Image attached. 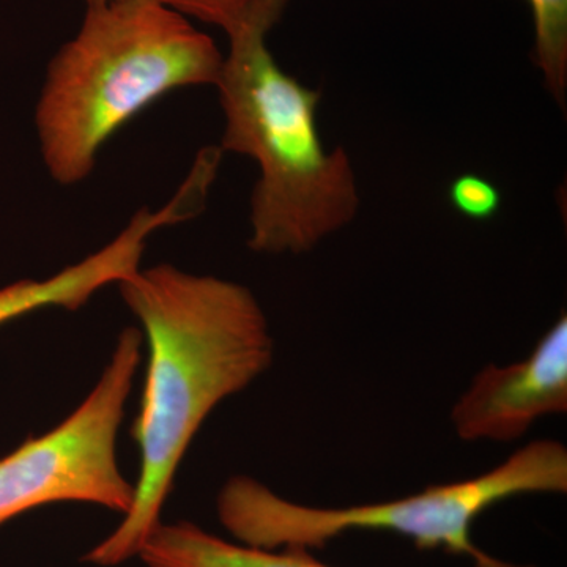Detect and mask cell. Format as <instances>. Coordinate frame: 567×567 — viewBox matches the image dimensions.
Listing matches in <instances>:
<instances>
[{"label":"cell","instance_id":"cell-8","mask_svg":"<svg viewBox=\"0 0 567 567\" xmlns=\"http://www.w3.org/2000/svg\"><path fill=\"white\" fill-rule=\"evenodd\" d=\"M137 557L151 567H331L306 548L267 550L229 543L189 522L159 524Z\"/></svg>","mask_w":567,"mask_h":567},{"label":"cell","instance_id":"cell-10","mask_svg":"<svg viewBox=\"0 0 567 567\" xmlns=\"http://www.w3.org/2000/svg\"><path fill=\"white\" fill-rule=\"evenodd\" d=\"M192 21L221 29L227 37L252 28L274 29L290 0H162Z\"/></svg>","mask_w":567,"mask_h":567},{"label":"cell","instance_id":"cell-2","mask_svg":"<svg viewBox=\"0 0 567 567\" xmlns=\"http://www.w3.org/2000/svg\"><path fill=\"white\" fill-rule=\"evenodd\" d=\"M223 63L212 37L162 0L87 3L37 102L48 174L62 186L84 182L123 126L167 93L216 85Z\"/></svg>","mask_w":567,"mask_h":567},{"label":"cell","instance_id":"cell-5","mask_svg":"<svg viewBox=\"0 0 567 567\" xmlns=\"http://www.w3.org/2000/svg\"><path fill=\"white\" fill-rule=\"evenodd\" d=\"M141 330L125 328L99 383L52 431L0 457V527L37 507L89 503L123 514L134 484L123 475L117 435L141 364Z\"/></svg>","mask_w":567,"mask_h":567},{"label":"cell","instance_id":"cell-12","mask_svg":"<svg viewBox=\"0 0 567 567\" xmlns=\"http://www.w3.org/2000/svg\"><path fill=\"white\" fill-rule=\"evenodd\" d=\"M87 3L112 2V0H85Z\"/></svg>","mask_w":567,"mask_h":567},{"label":"cell","instance_id":"cell-9","mask_svg":"<svg viewBox=\"0 0 567 567\" xmlns=\"http://www.w3.org/2000/svg\"><path fill=\"white\" fill-rule=\"evenodd\" d=\"M535 25L533 61L551 99L565 111L567 99V0H528Z\"/></svg>","mask_w":567,"mask_h":567},{"label":"cell","instance_id":"cell-1","mask_svg":"<svg viewBox=\"0 0 567 567\" xmlns=\"http://www.w3.org/2000/svg\"><path fill=\"white\" fill-rule=\"evenodd\" d=\"M118 289L140 320L148 361L133 424L140 476L132 506L85 555V561L103 567L137 557L162 524L175 473L200 425L268 371L275 357L262 306L241 284L158 264L141 267Z\"/></svg>","mask_w":567,"mask_h":567},{"label":"cell","instance_id":"cell-11","mask_svg":"<svg viewBox=\"0 0 567 567\" xmlns=\"http://www.w3.org/2000/svg\"><path fill=\"white\" fill-rule=\"evenodd\" d=\"M447 200L458 215L483 223L496 216L502 208L503 196L498 186L483 175L462 174L451 182Z\"/></svg>","mask_w":567,"mask_h":567},{"label":"cell","instance_id":"cell-4","mask_svg":"<svg viewBox=\"0 0 567 567\" xmlns=\"http://www.w3.org/2000/svg\"><path fill=\"white\" fill-rule=\"evenodd\" d=\"M567 492V450L557 440L528 443L483 475L431 486L390 502L346 507L300 505L249 476H234L216 502L219 522L244 546L322 548L350 532L409 537L421 550H445L475 567H525L488 555L473 540L481 514L507 498Z\"/></svg>","mask_w":567,"mask_h":567},{"label":"cell","instance_id":"cell-3","mask_svg":"<svg viewBox=\"0 0 567 567\" xmlns=\"http://www.w3.org/2000/svg\"><path fill=\"white\" fill-rule=\"evenodd\" d=\"M271 29L227 37L218 89L221 152L259 167L248 246L267 256L311 252L357 218L361 197L344 148L328 151L317 125L322 92L297 80L268 48Z\"/></svg>","mask_w":567,"mask_h":567},{"label":"cell","instance_id":"cell-7","mask_svg":"<svg viewBox=\"0 0 567 567\" xmlns=\"http://www.w3.org/2000/svg\"><path fill=\"white\" fill-rule=\"evenodd\" d=\"M162 215L142 208L125 229L99 251L63 268L47 279H21L0 289V327L40 309L76 311L104 287L121 284L136 274L148 238L162 230Z\"/></svg>","mask_w":567,"mask_h":567},{"label":"cell","instance_id":"cell-6","mask_svg":"<svg viewBox=\"0 0 567 567\" xmlns=\"http://www.w3.org/2000/svg\"><path fill=\"white\" fill-rule=\"evenodd\" d=\"M567 412V317L537 341L525 360L481 369L451 410L464 442L509 443L540 417Z\"/></svg>","mask_w":567,"mask_h":567}]
</instances>
